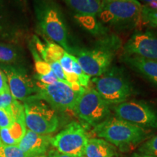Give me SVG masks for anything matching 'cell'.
Segmentation results:
<instances>
[{
    "instance_id": "1",
    "label": "cell",
    "mask_w": 157,
    "mask_h": 157,
    "mask_svg": "<svg viewBox=\"0 0 157 157\" xmlns=\"http://www.w3.org/2000/svg\"><path fill=\"white\" fill-rule=\"evenodd\" d=\"M121 48V39L116 34H109L98 38L89 48L73 46L71 55L76 58L84 73L95 77L111 66Z\"/></svg>"
},
{
    "instance_id": "2",
    "label": "cell",
    "mask_w": 157,
    "mask_h": 157,
    "mask_svg": "<svg viewBox=\"0 0 157 157\" xmlns=\"http://www.w3.org/2000/svg\"><path fill=\"white\" fill-rule=\"evenodd\" d=\"M92 82L95 85V90L110 105L127 101L135 93L126 70L115 65H111L100 76L93 77Z\"/></svg>"
},
{
    "instance_id": "3",
    "label": "cell",
    "mask_w": 157,
    "mask_h": 157,
    "mask_svg": "<svg viewBox=\"0 0 157 157\" xmlns=\"http://www.w3.org/2000/svg\"><path fill=\"white\" fill-rule=\"evenodd\" d=\"M102 8L97 17L105 26L117 31L132 30L142 23V5L138 1H102Z\"/></svg>"
},
{
    "instance_id": "4",
    "label": "cell",
    "mask_w": 157,
    "mask_h": 157,
    "mask_svg": "<svg viewBox=\"0 0 157 157\" xmlns=\"http://www.w3.org/2000/svg\"><path fill=\"white\" fill-rule=\"evenodd\" d=\"M36 11L42 32L71 54L73 46L70 44L68 28L60 7L51 0H41Z\"/></svg>"
},
{
    "instance_id": "5",
    "label": "cell",
    "mask_w": 157,
    "mask_h": 157,
    "mask_svg": "<svg viewBox=\"0 0 157 157\" xmlns=\"http://www.w3.org/2000/svg\"><path fill=\"white\" fill-rule=\"evenodd\" d=\"M93 131L97 136L120 148L138 144L148 137L146 129L116 117H110Z\"/></svg>"
},
{
    "instance_id": "6",
    "label": "cell",
    "mask_w": 157,
    "mask_h": 157,
    "mask_svg": "<svg viewBox=\"0 0 157 157\" xmlns=\"http://www.w3.org/2000/svg\"><path fill=\"white\" fill-rule=\"evenodd\" d=\"M25 126L38 134L48 135L56 132L59 119L56 110L46 102L31 98L23 102Z\"/></svg>"
},
{
    "instance_id": "7",
    "label": "cell",
    "mask_w": 157,
    "mask_h": 157,
    "mask_svg": "<svg viewBox=\"0 0 157 157\" xmlns=\"http://www.w3.org/2000/svg\"><path fill=\"white\" fill-rule=\"evenodd\" d=\"M73 111L82 121L95 127L111 117L110 105L93 88H85Z\"/></svg>"
},
{
    "instance_id": "8",
    "label": "cell",
    "mask_w": 157,
    "mask_h": 157,
    "mask_svg": "<svg viewBox=\"0 0 157 157\" xmlns=\"http://www.w3.org/2000/svg\"><path fill=\"white\" fill-rule=\"evenodd\" d=\"M36 93L32 98L42 100L59 111H73L78 97L82 93L74 90L69 84L59 80L51 84L36 82Z\"/></svg>"
},
{
    "instance_id": "9",
    "label": "cell",
    "mask_w": 157,
    "mask_h": 157,
    "mask_svg": "<svg viewBox=\"0 0 157 157\" xmlns=\"http://www.w3.org/2000/svg\"><path fill=\"white\" fill-rule=\"evenodd\" d=\"M88 140L84 127L73 121L52 137L51 145L60 154L71 157H83Z\"/></svg>"
},
{
    "instance_id": "10",
    "label": "cell",
    "mask_w": 157,
    "mask_h": 157,
    "mask_svg": "<svg viewBox=\"0 0 157 157\" xmlns=\"http://www.w3.org/2000/svg\"><path fill=\"white\" fill-rule=\"evenodd\" d=\"M115 117L143 129H157V112L143 101H125L113 106Z\"/></svg>"
},
{
    "instance_id": "11",
    "label": "cell",
    "mask_w": 157,
    "mask_h": 157,
    "mask_svg": "<svg viewBox=\"0 0 157 157\" xmlns=\"http://www.w3.org/2000/svg\"><path fill=\"white\" fill-rule=\"evenodd\" d=\"M157 61V34L152 31H136L123 46V54Z\"/></svg>"
},
{
    "instance_id": "12",
    "label": "cell",
    "mask_w": 157,
    "mask_h": 157,
    "mask_svg": "<svg viewBox=\"0 0 157 157\" xmlns=\"http://www.w3.org/2000/svg\"><path fill=\"white\" fill-rule=\"evenodd\" d=\"M1 67L7 77L10 92L15 100L24 102L36 95V82L29 78L23 68L9 65Z\"/></svg>"
},
{
    "instance_id": "13",
    "label": "cell",
    "mask_w": 157,
    "mask_h": 157,
    "mask_svg": "<svg viewBox=\"0 0 157 157\" xmlns=\"http://www.w3.org/2000/svg\"><path fill=\"white\" fill-rule=\"evenodd\" d=\"M52 137L50 135L38 134L26 129L17 146L28 157L44 154L48 152Z\"/></svg>"
},
{
    "instance_id": "14",
    "label": "cell",
    "mask_w": 157,
    "mask_h": 157,
    "mask_svg": "<svg viewBox=\"0 0 157 157\" xmlns=\"http://www.w3.org/2000/svg\"><path fill=\"white\" fill-rule=\"evenodd\" d=\"M120 59L131 70L157 86V61L125 55H121Z\"/></svg>"
},
{
    "instance_id": "15",
    "label": "cell",
    "mask_w": 157,
    "mask_h": 157,
    "mask_svg": "<svg viewBox=\"0 0 157 157\" xmlns=\"http://www.w3.org/2000/svg\"><path fill=\"white\" fill-rule=\"evenodd\" d=\"M74 19L80 27L96 39L110 34L109 29L99 21L97 16L74 14Z\"/></svg>"
},
{
    "instance_id": "16",
    "label": "cell",
    "mask_w": 157,
    "mask_h": 157,
    "mask_svg": "<svg viewBox=\"0 0 157 157\" xmlns=\"http://www.w3.org/2000/svg\"><path fill=\"white\" fill-rule=\"evenodd\" d=\"M86 157H118L117 150L111 143L103 139L88 140L85 149Z\"/></svg>"
},
{
    "instance_id": "17",
    "label": "cell",
    "mask_w": 157,
    "mask_h": 157,
    "mask_svg": "<svg viewBox=\"0 0 157 157\" xmlns=\"http://www.w3.org/2000/svg\"><path fill=\"white\" fill-rule=\"evenodd\" d=\"M68 8L76 15L97 16L102 8L101 0H63Z\"/></svg>"
},
{
    "instance_id": "18",
    "label": "cell",
    "mask_w": 157,
    "mask_h": 157,
    "mask_svg": "<svg viewBox=\"0 0 157 157\" xmlns=\"http://www.w3.org/2000/svg\"><path fill=\"white\" fill-rule=\"evenodd\" d=\"M65 52L64 49L57 43L45 39V52L43 58L45 62L50 64L52 62L59 61Z\"/></svg>"
},
{
    "instance_id": "19",
    "label": "cell",
    "mask_w": 157,
    "mask_h": 157,
    "mask_svg": "<svg viewBox=\"0 0 157 157\" xmlns=\"http://www.w3.org/2000/svg\"><path fill=\"white\" fill-rule=\"evenodd\" d=\"M30 50L32 54L33 58L34 60V66L35 70L38 75H45L48 74L52 71L50 65L48 63L45 62L43 59L41 58L36 49H35L33 43L30 44Z\"/></svg>"
},
{
    "instance_id": "20",
    "label": "cell",
    "mask_w": 157,
    "mask_h": 157,
    "mask_svg": "<svg viewBox=\"0 0 157 157\" xmlns=\"http://www.w3.org/2000/svg\"><path fill=\"white\" fill-rule=\"evenodd\" d=\"M0 157H28L17 146L6 145L0 140Z\"/></svg>"
},
{
    "instance_id": "21",
    "label": "cell",
    "mask_w": 157,
    "mask_h": 157,
    "mask_svg": "<svg viewBox=\"0 0 157 157\" xmlns=\"http://www.w3.org/2000/svg\"><path fill=\"white\" fill-rule=\"evenodd\" d=\"M17 59L16 50L10 46L5 44H0V62L13 63Z\"/></svg>"
},
{
    "instance_id": "22",
    "label": "cell",
    "mask_w": 157,
    "mask_h": 157,
    "mask_svg": "<svg viewBox=\"0 0 157 157\" xmlns=\"http://www.w3.org/2000/svg\"><path fill=\"white\" fill-rule=\"evenodd\" d=\"M141 21L145 24L157 29V11L151 10L145 5H142Z\"/></svg>"
},
{
    "instance_id": "23",
    "label": "cell",
    "mask_w": 157,
    "mask_h": 157,
    "mask_svg": "<svg viewBox=\"0 0 157 157\" xmlns=\"http://www.w3.org/2000/svg\"><path fill=\"white\" fill-rule=\"evenodd\" d=\"M138 151L140 154L157 156V135L146 141Z\"/></svg>"
},
{
    "instance_id": "24",
    "label": "cell",
    "mask_w": 157,
    "mask_h": 157,
    "mask_svg": "<svg viewBox=\"0 0 157 157\" xmlns=\"http://www.w3.org/2000/svg\"><path fill=\"white\" fill-rule=\"evenodd\" d=\"M14 121V117L9 110L0 109V129L9 128Z\"/></svg>"
},
{
    "instance_id": "25",
    "label": "cell",
    "mask_w": 157,
    "mask_h": 157,
    "mask_svg": "<svg viewBox=\"0 0 157 157\" xmlns=\"http://www.w3.org/2000/svg\"><path fill=\"white\" fill-rule=\"evenodd\" d=\"M65 74L73 73V56L65 52L64 55L59 60Z\"/></svg>"
},
{
    "instance_id": "26",
    "label": "cell",
    "mask_w": 157,
    "mask_h": 157,
    "mask_svg": "<svg viewBox=\"0 0 157 157\" xmlns=\"http://www.w3.org/2000/svg\"><path fill=\"white\" fill-rule=\"evenodd\" d=\"M50 65L51 66V69H52V71H53L55 75L56 76V77L58 78L59 81H61V82L68 83V82H66V75H65V72L63 69L60 62L54 61V62L50 63Z\"/></svg>"
},
{
    "instance_id": "27",
    "label": "cell",
    "mask_w": 157,
    "mask_h": 157,
    "mask_svg": "<svg viewBox=\"0 0 157 157\" xmlns=\"http://www.w3.org/2000/svg\"><path fill=\"white\" fill-rule=\"evenodd\" d=\"M15 99L11 95L10 92L0 95V109H7L13 105Z\"/></svg>"
},
{
    "instance_id": "28",
    "label": "cell",
    "mask_w": 157,
    "mask_h": 157,
    "mask_svg": "<svg viewBox=\"0 0 157 157\" xmlns=\"http://www.w3.org/2000/svg\"><path fill=\"white\" fill-rule=\"evenodd\" d=\"M35 78L38 80V82L44 84H51L58 81V78L55 75L52 71H51L50 73L45 74V75H38L37 74L35 76Z\"/></svg>"
},
{
    "instance_id": "29",
    "label": "cell",
    "mask_w": 157,
    "mask_h": 157,
    "mask_svg": "<svg viewBox=\"0 0 157 157\" xmlns=\"http://www.w3.org/2000/svg\"><path fill=\"white\" fill-rule=\"evenodd\" d=\"M10 92V88L7 83V79L3 71L0 69V95Z\"/></svg>"
},
{
    "instance_id": "30",
    "label": "cell",
    "mask_w": 157,
    "mask_h": 157,
    "mask_svg": "<svg viewBox=\"0 0 157 157\" xmlns=\"http://www.w3.org/2000/svg\"><path fill=\"white\" fill-rule=\"evenodd\" d=\"M55 153H56V151H50L49 153H46V154L37 155V156H30V157H53Z\"/></svg>"
},
{
    "instance_id": "31",
    "label": "cell",
    "mask_w": 157,
    "mask_h": 157,
    "mask_svg": "<svg viewBox=\"0 0 157 157\" xmlns=\"http://www.w3.org/2000/svg\"><path fill=\"white\" fill-rule=\"evenodd\" d=\"M132 157H157V156H151V155H147V154H140V153H135V154L132 156Z\"/></svg>"
},
{
    "instance_id": "32",
    "label": "cell",
    "mask_w": 157,
    "mask_h": 157,
    "mask_svg": "<svg viewBox=\"0 0 157 157\" xmlns=\"http://www.w3.org/2000/svg\"><path fill=\"white\" fill-rule=\"evenodd\" d=\"M53 157H71V156H68V155H66V154H60V153H59V152H58V151H56V153H55Z\"/></svg>"
},
{
    "instance_id": "33",
    "label": "cell",
    "mask_w": 157,
    "mask_h": 157,
    "mask_svg": "<svg viewBox=\"0 0 157 157\" xmlns=\"http://www.w3.org/2000/svg\"><path fill=\"white\" fill-rule=\"evenodd\" d=\"M137 1L142 2L143 3H144V5H146V4L151 2H155V1L157 2V0H137Z\"/></svg>"
},
{
    "instance_id": "34",
    "label": "cell",
    "mask_w": 157,
    "mask_h": 157,
    "mask_svg": "<svg viewBox=\"0 0 157 157\" xmlns=\"http://www.w3.org/2000/svg\"><path fill=\"white\" fill-rule=\"evenodd\" d=\"M102 1H117V0H102ZM132 1H137V0H132Z\"/></svg>"
}]
</instances>
